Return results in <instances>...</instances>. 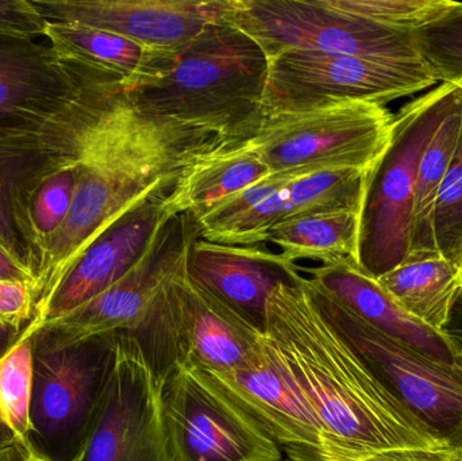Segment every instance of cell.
Segmentation results:
<instances>
[{"instance_id": "obj_1", "label": "cell", "mask_w": 462, "mask_h": 461, "mask_svg": "<svg viewBox=\"0 0 462 461\" xmlns=\"http://www.w3.org/2000/svg\"><path fill=\"white\" fill-rule=\"evenodd\" d=\"M231 143H238L199 127L143 115L125 91L81 137L69 213L40 249L34 313L94 241L141 198L179 178L198 157Z\"/></svg>"}, {"instance_id": "obj_2", "label": "cell", "mask_w": 462, "mask_h": 461, "mask_svg": "<svg viewBox=\"0 0 462 461\" xmlns=\"http://www.w3.org/2000/svg\"><path fill=\"white\" fill-rule=\"evenodd\" d=\"M303 279L272 291L263 336L309 402L323 440L361 449L450 452L322 318Z\"/></svg>"}, {"instance_id": "obj_3", "label": "cell", "mask_w": 462, "mask_h": 461, "mask_svg": "<svg viewBox=\"0 0 462 461\" xmlns=\"http://www.w3.org/2000/svg\"><path fill=\"white\" fill-rule=\"evenodd\" d=\"M268 65L254 38L229 21L217 22L178 51L159 78L126 97L143 115L245 143L263 118Z\"/></svg>"}, {"instance_id": "obj_4", "label": "cell", "mask_w": 462, "mask_h": 461, "mask_svg": "<svg viewBox=\"0 0 462 461\" xmlns=\"http://www.w3.org/2000/svg\"><path fill=\"white\" fill-rule=\"evenodd\" d=\"M461 91L439 84L407 103L393 118L387 149L366 173L357 265L371 278H382L409 256L420 157Z\"/></svg>"}, {"instance_id": "obj_5", "label": "cell", "mask_w": 462, "mask_h": 461, "mask_svg": "<svg viewBox=\"0 0 462 461\" xmlns=\"http://www.w3.org/2000/svg\"><path fill=\"white\" fill-rule=\"evenodd\" d=\"M126 333L160 384L179 367L216 373L245 367L265 346L263 335L198 291L184 270L157 291Z\"/></svg>"}, {"instance_id": "obj_6", "label": "cell", "mask_w": 462, "mask_h": 461, "mask_svg": "<svg viewBox=\"0 0 462 461\" xmlns=\"http://www.w3.org/2000/svg\"><path fill=\"white\" fill-rule=\"evenodd\" d=\"M303 287L322 318L374 378L450 452L462 457V365L428 355L366 324L304 276Z\"/></svg>"}, {"instance_id": "obj_7", "label": "cell", "mask_w": 462, "mask_h": 461, "mask_svg": "<svg viewBox=\"0 0 462 461\" xmlns=\"http://www.w3.org/2000/svg\"><path fill=\"white\" fill-rule=\"evenodd\" d=\"M21 337L32 349L29 441L51 461H75L113 373L118 333L68 344Z\"/></svg>"}, {"instance_id": "obj_8", "label": "cell", "mask_w": 462, "mask_h": 461, "mask_svg": "<svg viewBox=\"0 0 462 461\" xmlns=\"http://www.w3.org/2000/svg\"><path fill=\"white\" fill-rule=\"evenodd\" d=\"M393 118L385 106L377 103H326L306 110L268 114L246 143L271 172H368L390 143Z\"/></svg>"}, {"instance_id": "obj_9", "label": "cell", "mask_w": 462, "mask_h": 461, "mask_svg": "<svg viewBox=\"0 0 462 461\" xmlns=\"http://www.w3.org/2000/svg\"><path fill=\"white\" fill-rule=\"evenodd\" d=\"M268 61L263 116L345 100L385 106L439 83L423 61H384L301 49L280 51Z\"/></svg>"}, {"instance_id": "obj_10", "label": "cell", "mask_w": 462, "mask_h": 461, "mask_svg": "<svg viewBox=\"0 0 462 461\" xmlns=\"http://www.w3.org/2000/svg\"><path fill=\"white\" fill-rule=\"evenodd\" d=\"M229 22L260 43L266 57L287 49L384 61H422L414 34L339 10L330 0H233Z\"/></svg>"}, {"instance_id": "obj_11", "label": "cell", "mask_w": 462, "mask_h": 461, "mask_svg": "<svg viewBox=\"0 0 462 461\" xmlns=\"http://www.w3.org/2000/svg\"><path fill=\"white\" fill-rule=\"evenodd\" d=\"M160 402L172 461H282L279 444L206 371L176 368Z\"/></svg>"}, {"instance_id": "obj_12", "label": "cell", "mask_w": 462, "mask_h": 461, "mask_svg": "<svg viewBox=\"0 0 462 461\" xmlns=\"http://www.w3.org/2000/svg\"><path fill=\"white\" fill-rule=\"evenodd\" d=\"M118 333L113 373L75 461H172L162 419V384L138 344Z\"/></svg>"}, {"instance_id": "obj_13", "label": "cell", "mask_w": 462, "mask_h": 461, "mask_svg": "<svg viewBox=\"0 0 462 461\" xmlns=\"http://www.w3.org/2000/svg\"><path fill=\"white\" fill-rule=\"evenodd\" d=\"M199 237L200 225L192 214H173L143 259L124 278L94 300L32 333H40L53 344H68L132 329L157 291L184 270L187 254Z\"/></svg>"}, {"instance_id": "obj_14", "label": "cell", "mask_w": 462, "mask_h": 461, "mask_svg": "<svg viewBox=\"0 0 462 461\" xmlns=\"http://www.w3.org/2000/svg\"><path fill=\"white\" fill-rule=\"evenodd\" d=\"M179 178L152 189L110 225L79 259L53 295L35 311L21 335H30L80 308L124 278L143 259L162 225L176 214L171 195Z\"/></svg>"}, {"instance_id": "obj_15", "label": "cell", "mask_w": 462, "mask_h": 461, "mask_svg": "<svg viewBox=\"0 0 462 461\" xmlns=\"http://www.w3.org/2000/svg\"><path fill=\"white\" fill-rule=\"evenodd\" d=\"M48 22L114 32L176 54L206 27L229 21L233 0H32Z\"/></svg>"}, {"instance_id": "obj_16", "label": "cell", "mask_w": 462, "mask_h": 461, "mask_svg": "<svg viewBox=\"0 0 462 461\" xmlns=\"http://www.w3.org/2000/svg\"><path fill=\"white\" fill-rule=\"evenodd\" d=\"M192 287L263 335L266 305L280 284L304 278L300 265L261 246L226 245L199 237L184 264Z\"/></svg>"}, {"instance_id": "obj_17", "label": "cell", "mask_w": 462, "mask_h": 461, "mask_svg": "<svg viewBox=\"0 0 462 461\" xmlns=\"http://www.w3.org/2000/svg\"><path fill=\"white\" fill-rule=\"evenodd\" d=\"M99 75L62 61L49 43L0 35V129L53 118Z\"/></svg>"}, {"instance_id": "obj_18", "label": "cell", "mask_w": 462, "mask_h": 461, "mask_svg": "<svg viewBox=\"0 0 462 461\" xmlns=\"http://www.w3.org/2000/svg\"><path fill=\"white\" fill-rule=\"evenodd\" d=\"M208 373L279 446L322 443V428L309 402L266 341L260 356L245 367Z\"/></svg>"}, {"instance_id": "obj_19", "label": "cell", "mask_w": 462, "mask_h": 461, "mask_svg": "<svg viewBox=\"0 0 462 461\" xmlns=\"http://www.w3.org/2000/svg\"><path fill=\"white\" fill-rule=\"evenodd\" d=\"M366 173L357 170H323L310 173L202 238L226 245H260L265 243L272 227L287 219L322 211L360 213Z\"/></svg>"}, {"instance_id": "obj_20", "label": "cell", "mask_w": 462, "mask_h": 461, "mask_svg": "<svg viewBox=\"0 0 462 461\" xmlns=\"http://www.w3.org/2000/svg\"><path fill=\"white\" fill-rule=\"evenodd\" d=\"M309 281L380 332L409 344L437 362L462 365V355L449 338L410 316L376 279L356 263L303 268Z\"/></svg>"}, {"instance_id": "obj_21", "label": "cell", "mask_w": 462, "mask_h": 461, "mask_svg": "<svg viewBox=\"0 0 462 461\" xmlns=\"http://www.w3.org/2000/svg\"><path fill=\"white\" fill-rule=\"evenodd\" d=\"M43 37L62 61L111 76L126 91L151 83L175 59V54L160 53L121 35L84 24L48 22Z\"/></svg>"}, {"instance_id": "obj_22", "label": "cell", "mask_w": 462, "mask_h": 461, "mask_svg": "<svg viewBox=\"0 0 462 461\" xmlns=\"http://www.w3.org/2000/svg\"><path fill=\"white\" fill-rule=\"evenodd\" d=\"M271 173L246 141L198 157L184 170L171 195L173 211L199 221L211 208Z\"/></svg>"}, {"instance_id": "obj_23", "label": "cell", "mask_w": 462, "mask_h": 461, "mask_svg": "<svg viewBox=\"0 0 462 461\" xmlns=\"http://www.w3.org/2000/svg\"><path fill=\"white\" fill-rule=\"evenodd\" d=\"M376 281L410 316L439 333L462 294V268L439 251L410 254Z\"/></svg>"}, {"instance_id": "obj_24", "label": "cell", "mask_w": 462, "mask_h": 461, "mask_svg": "<svg viewBox=\"0 0 462 461\" xmlns=\"http://www.w3.org/2000/svg\"><path fill=\"white\" fill-rule=\"evenodd\" d=\"M360 213L352 210L322 211L287 219L266 235L265 243L280 248L282 257L312 260L322 265L356 263L358 256Z\"/></svg>"}, {"instance_id": "obj_25", "label": "cell", "mask_w": 462, "mask_h": 461, "mask_svg": "<svg viewBox=\"0 0 462 461\" xmlns=\"http://www.w3.org/2000/svg\"><path fill=\"white\" fill-rule=\"evenodd\" d=\"M461 130L462 91L450 106L420 157L412 211L410 254L439 251L436 241L437 202L460 143Z\"/></svg>"}, {"instance_id": "obj_26", "label": "cell", "mask_w": 462, "mask_h": 461, "mask_svg": "<svg viewBox=\"0 0 462 461\" xmlns=\"http://www.w3.org/2000/svg\"><path fill=\"white\" fill-rule=\"evenodd\" d=\"M32 387V340L19 336L0 357V427L23 443H29Z\"/></svg>"}, {"instance_id": "obj_27", "label": "cell", "mask_w": 462, "mask_h": 461, "mask_svg": "<svg viewBox=\"0 0 462 461\" xmlns=\"http://www.w3.org/2000/svg\"><path fill=\"white\" fill-rule=\"evenodd\" d=\"M415 46L439 83L462 87V3L414 32Z\"/></svg>"}, {"instance_id": "obj_28", "label": "cell", "mask_w": 462, "mask_h": 461, "mask_svg": "<svg viewBox=\"0 0 462 461\" xmlns=\"http://www.w3.org/2000/svg\"><path fill=\"white\" fill-rule=\"evenodd\" d=\"M334 7L398 32H411L457 7L450 0H330Z\"/></svg>"}, {"instance_id": "obj_29", "label": "cell", "mask_w": 462, "mask_h": 461, "mask_svg": "<svg viewBox=\"0 0 462 461\" xmlns=\"http://www.w3.org/2000/svg\"><path fill=\"white\" fill-rule=\"evenodd\" d=\"M78 156L62 164L41 184L30 205V222L37 243V254L49 237L61 226L69 213L79 178ZM38 265V264H37Z\"/></svg>"}, {"instance_id": "obj_30", "label": "cell", "mask_w": 462, "mask_h": 461, "mask_svg": "<svg viewBox=\"0 0 462 461\" xmlns=\"http://www.w3.org/2000/svg\"><path fill=\"white\" fill-rule=\"evenodd\" d=\"M439 251L455 264H462V130L460 143L439 191L436 208ZM462 268V267H461Z\"/></svg>"}, {"instance_id": "obj_31", "label": "cell", "mask_w": 462, "mask_h": 461, "mask_svg": "<svg viewBox=\"0 0 462 461\" xmlns=\"http://www.w3.org/2000/svg\"><path fill=\"white\" fill-rule=\"evenodd\" d=\"M282 461H458L448 451L423 449H361L323 440L318 446L284 447Z\"/></svg>"}, {"instance_id": "obj_32", "label": "cell", "mask_w": 462, "mask_h": 461, "mask_svg": "<svg viewBox=\"0 0 462 461\" xmlns=\"http://www.w3.org/2000/svg\"><path fill=\"white\" fill-rule=\"evenodd\" d=\"M318 172V171L296 170L285 171V172H271L261 180L250 184L246 189H241L236 194L231 195L224 202L211 208L203 218H200V237L229 224L234 219L241 217L242 214L252 210L255 206L260 205L266 198L279 192L280 189L290 186L293 181L310 173Z\"/></svg>"}, {"instance_id": "obj_33", "label": "cell", "mask_w": 462, "mask_h": 461, "mask_svg": "<svg viewBox=\"0 0 462 461\" xmlns=\"http://www.w3.org/2000/svg\"><path fill=\"white\" fill-rule=\"evenodd\" d=\"M34 283L22 279L0 281V327L22 330L34 316Z\"/></svg>"}, {"instance_id": "obj_34", "label": "cell", "mask_w": 462, "mask_h": 461, "mask_svg": "<svg viewBox=\"0 0 462 461\" xmlns=\"http://www.w3.org/2000/svg\"><path fill=\"white\" fill-rule=\"evenodd\" d=\"M46 24L32 0H0V35L35 40L43 37Z\"/></svg>"}, {"instance_id": "obj_35", "label": "cell", "mask_w": 462, "mask_h": 461, "mask_svg": "<svg viewBox=\"0 0 462 461\" xmlns=\"http://www.w3.org/2000/svg\"><path fill=\"white\" fill-rule=\"evenodd\" d=\"M0 251L19 267L34 273L32 256L16 226L10 194L2 179H0Z\"/></svg>"}, {"instance_id": "obj_36", "label": "cell", "mask_w": 462, "mask_h": 461, "mask_svg": "<svg viewBox=\"0 0 462 461\" xmlns=\"http://www.w3.org/2000/svg\"><path fill=\"white\" fill-rule=\"evenodd\" d=\"M0 461H51L41 454L32 443L14 440L0 446Z\"/></svg>"}, {"instance_id": "obj_37", "label": "cell", "mask_w": 462, "mask_h": 461, "mask_svg": "<svg viewBox=\"0 0 462 461\" xmlns=\"http://www.w3.org/2000/svg\"><path fill=\"white\" fill-rule=\"evenodd\" d=\"M442 333L449 338L458 354L462 355V294L453 306L452 313Z\"/></svg>"}, {"instance_id": "obj_38", "label": "cell", "mask_w": 462, "mask_h": 461, "mask_svg": "<svg viewBox=\"0 0 462 461\" xmlns=\"http://www.w3.org/2000/svg\"><path fill=\"white\" fill-rule=\"evenodd\" d=\"M21 333L16 332V330L7 329V327H0V357L16 343ZM15 440L11 435L10 432L5 429V428L0 427V446L3 444L11 443V441Z\"/></svg>"}, {"instance_id": "obj_39", "label": "cell", "mask_w": 462, "mask_h": 461, "mask_svg": "<svg viewBox=\"0 0 462 461\" xmlns=\"http://www.w3.org/2000/svg\"><path fill=\"white\" fill-rule=\"evenodd\" d=\"M0 270L5 271V272L13 275L14 278L23 279V281H32L35 284L34 273L30 272L29 270L19 267L18 264L8 259L2 251H0Z\"/></svg>"}, {"instance_id": "obj_40", "label": "cell", "mask_w": 462, "mask_h": 461, "mask_svg": "<svg viewBox=\"0 0 462 461\" xmlns=\"http://www.w3.org/2000/svg\"><path fill=\"white\" fill-rule=\"evenodd\" d=\"M458 461H462V457H461V459H460V460H458Z\"/></svg>"}, {"instance_id": "obj_41", "label": "cell", "mask_w": 462, "mask_h": 461, "mask_svg": "<svg viewBox=\"0 0 462 461\" xmlns=\"http://www.w3.org/2000/svg\"><path fill=\"white\" fill-rule=\"evenodd\" d=\"M461 267H462V264H461Z\"/></svg>"}]
</instances>
